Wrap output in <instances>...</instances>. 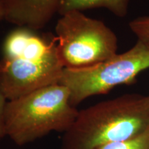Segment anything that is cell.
<instances>
[{"label": "cell", "instance_id": "1", "mask_svg": "<svg viewBox=\"0 0 149 149\" xmlns=\"http://www.w3.org/2000/svg\"><path fill=\"white\" fill-rule=\"evenodd\" d=\"M17 27L3 42L0 83L7 100L58 84L64 67L56 36Z\"/></svg>", "mask_w": 149, "mask_h": 149}, {"label": "cell", "instance_id": "2", "mask_svg": "<svg viewBox=\"0 0 149 149\" xmlns=\"http://www.w3.org/2000/svg\"><path fill=\"white\" fill-rule=\"evenodd\" d=\"M149 129V95L128 93L79 111L61 149H99Z\"/></svg>", "mask_w": 149, "mask_h": 149}, {"label": "cell", "instance_id": "3", "mask_svg": "<svg viewBox=\"0 0 149 149\" xmlns=\"http://www.w3.org/2000/svg\"><path fill=\"white\" fill-rule=\"evenodd\" d=\"M79 111L70 102L68 88L60 84L48 86L7 102L6 135L24 146L53 131L65 133Z\"/></svg>", "mask_w": 149, "mask_h": 149}, {"label": "cell", "instance_id": "4", "mask_svg": "<svg viewBox=\"0 0 149 149\" xmlns=\"http://www.w3.org/2000/svg\"><path fill=\"white\" fill-rule=\"evenodd\" d=\"M59 58L64 68H83L117 54V35L104 22L81 11L68 12L55 25Z\"/></svg>", "mask_w": 149, "mask_h": 149}, {"label": "cell", "instance_id": "5", "mask_svg": "<svg viewBox=\"0 0 149 149\" xmlns=\"http://www.w3.org/2000/svg\"><path fill=\"white\" fill-rule=\"evenodd\" d=\"M149 69V46L137 40L124 53L83 68H64L59 84L68 88L70 102L76 107L90 97L107 94L117 86L131 84Z\"/></svg>", "mask_w": 149, "mask_h": 149}, {"label": "cell", "instance_id": "6", "mask_svg": "<svg viewBox=\"0 0 149 149\" xmlns=\"http://www.w3.org/2000/svg\"><path fill=\"white\" fill-rule=\"evenodd\" d=\"M63 0H0L3 20L40 31L59 14Z\"/></svg>", "mask_w": 149, "mask_h": 149}, {"label": "cell", "instance_id": "7", "mask_svg": "<svg viewBox=\"0 0 149 149\" xmlns=\"http://www.w3.org/2000/svg\"><path fill=\"white\" fill-rule=\"evenodd\" d=\"M130 0H63L59 15H62L70 11L95 8H105L118 17L127 15Z\"/></svg>", "mask_w": 149, "mask_h": 149}, {"label": "cell", "instance_id": "8", "mask_svg": "<svg viewBox=\"0 0 149 149\" xmlns=\"http://www.w3.org/2000/svg\"><path fill=\"white\" fill-rule=\"evenodd\" d=\"M99 149H149V129L132 138L104 145Z\"/></svg>", "mask_w": 149, "mask_h": 149}, {"label": "cell", "instance_id": "9", "mask_svg": "<svg viewBox=\"0 0 149 149\" xmlns=\"http://www.w3.org/2000/svg\"><path fill=\"white\" fill-rule=\"evenodd\" d=\"M128 26L137 40L149 46V15L133 19L128 23Z\"/></svg>", "mask_w": 149, "mask_h": 149}, {"label": "cell", "instance_id": "10", "mask_svg": "<svg viewBox=\"0 0 149 149\" xmlns=\"http://www.w3.org/2000/svg\"><path fill=\"white\" fill-rule=\"evenodd\" d=\"M7 102L8 100L3 94L0 83V140L6 136L5 128V111Z\"/></svg>", "mask_w": 149, "mask_h": 149}, {"label": "cell", "instance_id": "11", "mask_svg": "<svg viewBox=\"0 0 149 149\" xmlns=\"http://www.w3.org/2000/svg\"><path fill=\"white\" fill-rule=\"evenodd\" d=\"M1 20H3V17L2 10H1V4H0V22H1Z\"/></svg>", "mask_w": 149, "mask_h": 149}]
</instances>
